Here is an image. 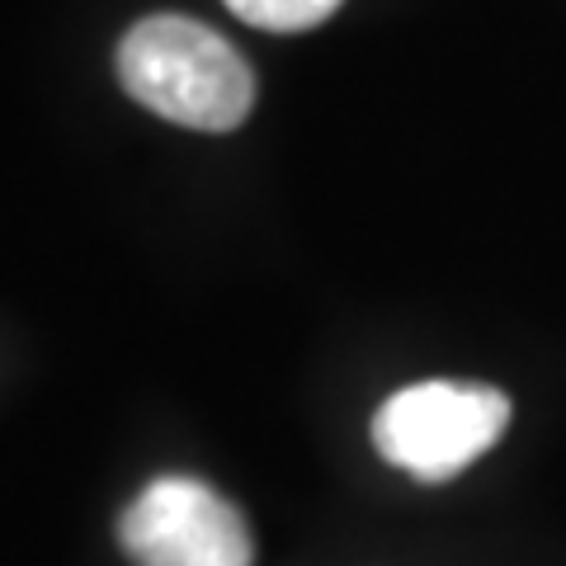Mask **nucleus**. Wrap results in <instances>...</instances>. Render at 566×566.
<instances>
[{
  "mask_svg": "<svg viewBox=\"0 0 566 566\" xmlns=\"http://www.w3.org/2000/svg\"><path fill=\"white\" fill-rule=\"evenodd\" d=\"M237 20L255 24V29H270V33H303L326 24L340 0H222Z\"/></svg>",
  "mask_w": 566,
  "mask_h": 566,
  "instance_id": "4",
  "label": "nucleus"
},
{
  "mask_svg": "<svg viewBox=\"0 0 566 566\" xmlns=\"http://www.w3.org/2000/svg\"><path fill=\"white\" fill-rule=\"evenodd\" d=\"M118 543L137 566H251V528L218 491L161 476L123 510Z\"/></svg>",
  "mask_w": 566,
  "mask_h": 566,
  "instance_id": "3",
  "label": "nucleus"
},
{
  "mask_svg": "<svg viewBox=\"0 0 566 566\" xmlns=\"http://www.w3.org/2000/svg\"><path fill=\"white\" fill-rule=\"evenodd\" d=\"M118 81L142 109L193 133H232L255 104L245 57L199 20L151 14L118 43Z\"/></svg>",
  "mask_w": 566,
  "mask_h": 566,
  "instance_id": "1",
  "label": "nucleus"
},
{
  "mask_svg": "<svg viewBox=\"0 0 566 566\" xmlns=\"http://www.w3.org/2000/svg\"><path fill=\"white\" fill-rule=\"evenodd\" d=\"M510 424V401L482 382H416L382 401L374 444L416 482H449L472 468Z\"/></svg>",
  "mask_w": 566,
  "mask_h": 566,
  "instance_id": "2",
  "label": "nucleus"
}]
</instances>
